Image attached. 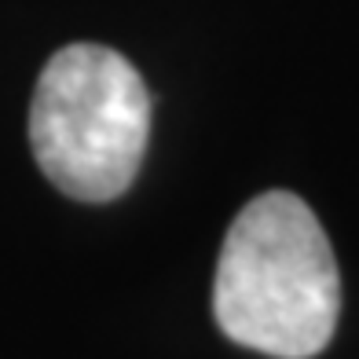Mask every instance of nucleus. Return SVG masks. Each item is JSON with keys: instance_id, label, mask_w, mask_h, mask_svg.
Here are the masks:
<instances>
[{"instance_id": "1", "label": "nucleus", "mask_w": 359, "mask_h": 359, "mask_svg": "<svg viewBox=\"0 0 359 359\" xmlns=\"http://www.w3.org/2000/svg\"><path fill=\"white\" fill-rule=\"evenodd\" d=\"M337 312V260L312 209L290 191H264L242 205L213 279L220 330L275 359H312L330 345Z\"/></svg>"}, {"instance_id": "2", "label": "nucleus", "mask_w": 359, "mask_h": 359, "mask_svg": "<svg viewBox=\"0 0 359 359\" xmlns=\"http://www.w3.org/2000/svg\"><path fill=\"white\" fill-rule=\"evenodd\" d=\"M151 136V92L121 52L70 44L48 59L29 103L41 172L77 202H110L133 187Z\"/></svg>"}]
</instances>
